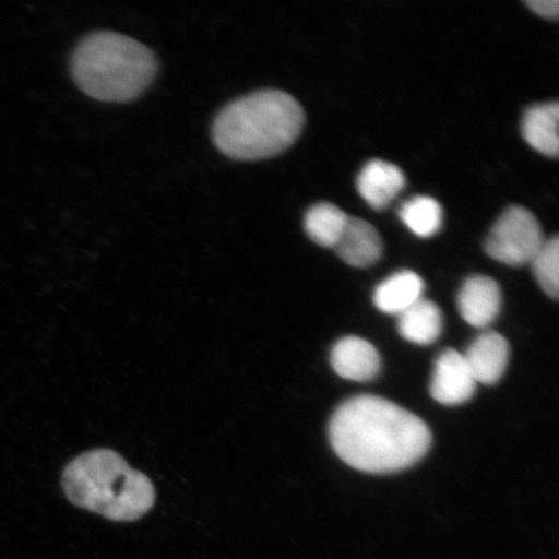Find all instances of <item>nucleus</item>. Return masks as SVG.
Masks as SVG:
<instances>
[{
  "mask_svg": "<svg viewBox=\"0 0 559 559\" xmlns=\"http://www.w3.org/2000/svg\"><path fill=\"white\" fill-rule=\"evenodd\" d=\"M400 215L404 225L424 239L437 235L443 226V209L429 195H416L404 202Z\"/></svg>",
  "mask_w": 559,
  "mask_h": 559,
  "instance_id": "nucleus-16",
  "label": "nucleus"
},
{
  "mask_svg": "<svg viewBox=\"0 0 559 559\" xmlns=\"http://www.w3.org/2000/svg\"><path fill=\"white\" fill-rule=\"evenodd\" d=\"M533 265L534 276L542 289L554 299L559 296V240L551 237L544 242L539 253L536 254Z\"/></svg>",
  "mask_w": 559,
  "mask_h": 559,
  "instance_id": "nucleus-17",
  "label": "nucleus"
},
{
  "mask_svg": "<svg viewBox=\"0 0 559 559\" xmlns=\"http://www.w3.org/2000/svg\"><path fill=\"white\" fill-rule=\"evenodd\" d=\"M333 450L356 471L388 474L407 469L428 453L429 426L412 412L380 396L352 397L334 412Z\"/></svg>",
  "mask_w": 559,
  "mask_h": 559,
  "instance_id": "nucleus-1",
  "label": "nucleus"
},
{
  "mask_svg": "<svg viewBox=\"0 0 559 559\" xmlns=\"http://www.w3.org/2000/svg\"><path fill=\"white\" fill-rule=\"evenodd\" d=\"M305 110L280 90H262L240 97L216 116L213 140L223 155L258 160L280 155L302 132Z\"/></svg>",
  "mask_w": 559,
  "mask_h": 559,
  "instance_id": "nucleus-2",
  "label": "nucleus"
},
{
  "mask_svg": "<svg viewBox=\"0 0 559 559\" xmlns=\"http://www.w3.org/2000/svg\"><path fill=\"white\" fill-rule=\"evenodd\" d=\"M558 103L534 105L523 116L522 136L542 155L556 158L559 151Z\"/></svg>",
  "mask_w": 559,
  "mask_h": 559,
  "instance_id": "nucleus-13",
  "label": "nucleus"
},
{
  "mask_svg": "<svg viewBox=\"0 0 559 559\" xmlns=\"http://www.w3.org/2000/svg\"><path fill=\"white\" fill-rule=\"evenodd\" d=\"M62 488L75 507L116 522L142 519L156 502L151 479L105 449L74 459L62 474Z\"/></svg>",
  "mask_w": 559,
  "mask_h": 559,
  "instance_id": "nucleus-3",
  "label": "nucleus"
},
{
  "mask_svg": "<svg viewBox=\"0 0 559 559\" xmlns=\"http://www.w3.org/2000/svg\"><path fill=\"white\" fill-rule=\"evenodd\" d=\"M331 362L334 372L348 381H372L381 372V356L377 348L367 340L354 335L334 345Z\"/></svg>",
  "mask_w": 559,
  "mask_h": 559,
  "instance_id": "nucleus-8",
  "label": "nucleus"
},
{
  "mask_svg": "<svg viewBox=\"0 0 559 559\" xmlns=\"http://www.w3.org/2000/svg\"><path fill=\"white\" fill-rule=\"evenodd\" d=\"M545 241L536 216L522 206H510L488 234L485 250L495 261L522 267L534 261Z\"/></svg>",
  "mask_w": 559,
  "mask_h": 559,
  "instance_id": "nucleus-5",
  "label": "nucleus"
},
{
  "mask_svg": "<svg viewBox=\"0 0 559 559\" xmlns=\"http://www.w3.org/2000/svg\"><path fill=\"white\" fill-rule=\"evenodd\" d=\"M424 282L414 271H400L377 286L373 302L380 311L401 314L423 298Z\"/></svg>",
  "mask_w": 559,
  "mask_h": 559,
  "instance_id": "nucleus-14",
  "label": "nucleus"
},
{
  "mask_svg": "<svg viewBox=\"0 0 559 559\" xmlns=\"http://www.w3.org/2000/svg\"><path fill=\"white\" fill-rule=\"evenodd\" d=\"M342 261L356 269H367L380 261L383 243L370 223L349 216L340 241L334 247Z\"/></svg>",
  "mask_w": 559,
  "mask_h": 559,
  "instance_id": "nucleus-11",
  "label": "nucleus"
},
{
  "mask_svg": "<svg viewBox=\"0 0 559 559\" xmlns=\"http://www.w3.org/2000/svg\"><path fill=\"white\" fill-rule=\"evenodd\" d=\"M477 384L464 354L449 348L438 356L430 382L432 400L443 405L469 402Z\"/></svg>",
  "mask_w": 559,
  "mask_h": 559,
  "instance_id": "nucleus-6",
  "label": "nucleus"
},
{
  "mask_svg": "<svg viewBox=\"0 0 559 559\" xmlns=\"http://www.w3.org/2000/svg\"><path fill=\"white\" fill-rule=\"evenodd\" d=\"M72 73L76 85L96 100L135 99L157 74L156 56L140 41L118 33L88 35L75 48Z\"/></svg>",
  "mask_w": 559,
  "mask_h": 559,
  "instance_id": "nucleus-4",
  "label": "nucleus"
},
{
  "mask_svg": "<svg viewBox=\"0 0 559 559\" xmlns=\"http://www.w3.org/2000/svg\"><path fill=\"white\" fill-rule=\"evenodd\" d=\"M397 331L411 344H435L443 332L442 311L432 300L421 298L409 309L397 314Z\"/></svg>",
  "mask_w": 559,
  "mask_h": 559,
  "instance_id": "nucleus-12",
  "label": "nucleus"
},
{
  "mask_svg": "<svg viewBox=\"0 0 559 559\" xmlns=\"http://www.w3.org/2000/svg\"><path fill=\"white\" fill-rule=\"evenodd\" d=\"M349 215L331 202H320L305 215L307 236L320 247L334 249L347 226Z\"/></svg>",
  "mask_w": 559,
  "mask_h": 559,
  "instance_id": "nucleus-15",
  "label": "nucleus"
},
{
  "mask_svg": "<svg viewBox=\"0 0 559 559\" xmlns=\"http://www.w3.org/2000/svg\"><path fill=\"white\" fill-rule=\"evenodd\" d=\"M526 5L531 11L544 19L556 20L559 15L558 0H527Z\"/></svg>",
  "mask_w": 559,
  "mask_h": 559,
  "instance_id": "nucleus-18",
  "label": "nucleus"
},
{
  "mask_svg": "<svg viewBox=\"0 0 559 559\" xmlns=\"http://www.w3.org/2000/svg\"><path fill=\"white\" fill-rule=\"evenodd\" d=\"M509 355L510 348L504 335L487 331L472 342L464 358L477 383L495 384L506 373Z\"/></svg>",
  "mask_w": 559,
  "mask_h": 559,
  "instance_id": "nucleus-9",
  "label": "nucleus"
},
{
  "mask_svg": "<svg viewBox=\"0 0 559 559\" xmlns=\"http://www.w3.org/2000/svg\"><path fill=\"white\" fill-rule=\"evenodd\" d=\"M501 304L500 285L485 275L467 277L457 295L461 318L479 330L493 323L499 317Z\"/></svg>",
  "mask_w": 559,
  "mask_h": 559,
  "instance_id": "nucleus-7",
  "label": "nucleus"
},
{
  "mask_svg": "<svg viewBox=\"0 0 559 559\" xmlns=\"http://www.w3.org/2000/svg\"><path fill=\"white\" fill-rule=\"evenodd\" d=\"M356 187L370 207L384 210L404 190L405 175L388 160L372 159L362 167Z\"/></svg>",
  "mask_w": 559,
  "mask_h": 559,
  "instance_id": "nucleus-10",
  "label": "nucleus"
}]
</instances>
